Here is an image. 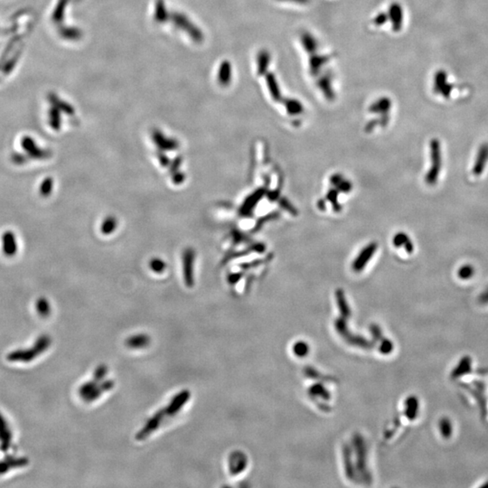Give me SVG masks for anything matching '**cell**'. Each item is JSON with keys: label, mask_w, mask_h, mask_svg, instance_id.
<instances>
[{"label": "cell", "mask_w": 488, "mask_h": 488, "mask_svg": "<svg viewBox=\"0 0 488 488\" xmlns=\"http://www.w3.org/2000/svg\"><path fill=\"white\" fill-rule=\"evenodd\" d=\"M465 400L479 410L482 420L488 424V370L466 373L454 381Z\"/></svg>", "instance_id": "6da1fadb"}, {"label": "cell", "mask_w": 488, "mask_h": 488, "mask_svg": "<svg viewBox=\"0 0 488 488\" xmlns=\"http://www.w3.org/2000/svg\"><path fill=\"white\" fill-rule=\"evenodd\" d=\"M97 380H94V382H89L85 383L83 386L81 388V395L86 401H94L99 398L102 395L103 391L109 390L113 387V382H106L102 383L101 385H98Z\"/></svg>", "instance_id": "5b68a950"}, {"label": "cell", "mask_w": 488, "mask_h": 488, "mask_svg": "<svg viewBox=\"0 0 488 488\" xmlns=\"http://www.w3.org/2000/svg\"><path fill=\"white\" fill-rule=\"evenodd\" d=\"M49 124L51 128L55 130H59L61 128V112L60 109H57L55 106H53L51 109H49Z\"/></svg>", "instance_id": "ac0fdd59"}, {"label": "cell", "mask_w": 488, "mask_h": 488, "mask_svg": "<svg viewBox=\"0 0 488 488\" xmlns=\"http://www.w3.org/2000/svg\"><path fill=\"white\" fill-rule=\"evenodd\" d=\"M150 268L156 273H161L166 269V263L159 259H154L150 262Z\"/></svg>", "instance_id": "cb8c5ba5"}, {"label": "cell", "mask_w": 488, "mask_h": 488, "mask_svg": "<svg viewBox=\"0 0 488 488\" xmlns=\"http://www.w3.org/2000/svg\"><path fill=\"white\" fill-rule=\"evenodd\" d=\"M152 137L155 144L163 150H174L178 148L177 141L165 137L164 134H162L159 130H154L152 133Z\"/></svg>", "instance_id": "30bf717a"}, {"label": "cell", "mask_w": 488, "mask_h": 488, "mask_svg": "<svg viewBox=\"0 0 488 488\" xmlns=\"http://www.w3.org/2000/svg\"><path fill=\"white\" fill-rule=\"evenodd\" d=\"M376 249H377L376 243H371L365 249H363V251L358 256V258L356 259L354 262V269L356 270H362L364 265H366V263L371 259V255H374Z\"/></svg>", "instance_id": "8fae6325"}, {"label": "cell", "mask_w": 488, "mask_h": 488, "mask_svg": "<svg viewBox=\"0 0 488 488\" xmlns=\"http://www.w3.org/2000/svg\"><path fill=\"white\" fill-rule=\"evenodd\" d=\"M430 167L425 174L424 181L429 187H435L437 184L442 167H443V154L441 143L437 138H432L430 142Z\"/></svg>", "instance_id": "3957f363"}, {"label": "cell", "mask_w": 488, "mask_h": 488, "mask_svg": "<svg viewBox=\"0 0 488 488\" xmlns=\"http://www.w3.org/2000/svg\"><path fill=\"white\" fill-rule=\"evenodd\" d=\"M181 157H177L175 159V161L173 162L172 166H171V171H172L173 174L175 173L178 172V169H179V167L181 166Z\"/></svg>", "instance_id": "83f0119b"}, {"label": "cell", "mask_w": 488, "mask_h": 488, "mask_svg": "<svg viewBox=\"0 0 488 488\" xmlns=\"http://www.w3.org/2000/svg\"><path fill=\"white\" fill-rule=\"evenodd\" d=\"M67 6V0H60L59 1L58 5L56 6L55 8V12L53 14V19L55 20V22H61L63 21V15L65 13V8Z\"/></svg>", "instance_id": "ffe728a7"}, {"label": "cell", "mask_w": 488, "mask_h": 488, "mask_svg": "<svg viewBox=\"0 0 488 488\" xmlns=\"http://www.w3.org/2000/svg\"><path fill=\"white\" fill-rule=\"evenodd\" d=\"M194 262H195V251L193 249L188 248L183 254V268H184V282L188 287L194 285Z\"/></svg>", "instance_id": "ba28073f"}, {"label": "cell", "mask_w": 488, "mask_h": 488, "mask_svg": "<svg viewBox=\"0 0 488 488\" xmlns=\"http://www.w3.org/2000/svg\"><path fill=\"white\" fill-rule=\"evenodd\" d=\"M171 19L176 28H179L182 31L185 32V34L195 43H199L203 42V33L195 26V24L192 22L191 20L188 18V16L179 13H175L173 14Z\"/></svg>", "instance_id": "277c9868"}, {"label": "cell", "mask_w": 488, "mask_h": 488, "mask_svg": "<svg viewBox=\"0 0 488 488\" xmlns=\"http://www.w3.org/2000/svg\"><path fill=\"white\" fill-rule=\"evenodd\" d=\"M189 398H190V392L188 390H183L182 392L178 393V395H176V397L173 399L171 403L167 408H165L163 410L158 411L154 417H152L149 420V422H147V424L145 425L144 428L140 431V433L137 434V439L143 440L150 434L154 432L155 430H156L162 424V422H164L166 418H168V416H166V415H168L171 418V417H174L176 413H178L182 409V407L184 406V404L188 402Z\"/></svg>", "instance_id": "7a4b0ae2"}, {"label": "cell", "mask_w": 488, "mask_h": 488, "mask_svg": "<svg viewBox=\"0 0 488 488\" xmlns=\"http://www.w3.org/2000/svg\"><path fill=\"white\" fill-rule=\"evenodd\" d=\"M168 18V13L164 0H156L155 6V19L159 23H163L166 22Z\"/></svg>", "instance_id": "2e32d148"}, {"label": "cell", "mask_w": 488, "mask_h": 488, "mask_svg": "<svg viewBox=\"0 0 488 488\" xmlns=\"http://www.w3.org/2000/svg\"><path fill=\"white\" fill-rule=\"evenodd\" d=\"M476 274V269L471 264H464L458 268L457 271V277L461 281H469Z\"/></svg>", "instance_id": "9a60e30c"}, {"label": "cell", "mask_w": 488, "mask_h": 488, "mask_svg": "<svg viewBox=\"0 0 488 488\" xmlns=\"http://www.w3.org/2000/svg\"><path fill=\"white\" fill-rule=\"evenodd\" d=\"M53 188H54V180L52 179L51 177H47L40 185V195L43 197L49 196L53 191Z\"/></svg>", "instance_id": "7402d4cb"}, {"label": "cell", "mask_w": 488, "mask_h": 488, "mask_svg": "<svg viewBox=\"0 0 488 488\" xmlns=\"http://www.w3.org/2000/svg\"><path fill=\"white\" fill-rule=\"evenodd\" d=\"M438 429L442 437L445 439L450 438L453 434V425L449 418H443L439 421Z\"/></svg>", "instance_id": "e0dca14e"}, {"label": "cell", "mask_w": 488, "mask_h": 488, "mask_svg": "<svg viewBox=\"0 0 488 488\" xmlns=\"http://www.w3.org/2000/svg\"><path fill=\"white\" fill-rule=\"evenodd\" d=\"M60 34L64 39L71 40V41H75L82 37V32L80 31L78 28H64L61 29Z\"/></svg>", "instance_id": "d6986e66"}, {"label": "cell", "mask_w": 488, "mask_h": 488, "mask_svg": "<svg viewBox=\"0 0 488 488\" xmlns=\"http://www.w3.org/2000/svg\"><path fill=\"white\" fill-rule=\"evenodd\" d=\"M49 101L53 104V106H55L57 109L62 110L64 113L68 114V115H73L75 113L74 108L70 104H68L66 102L60 100L55 94H50L49 95Z\"/></svg>", "instance_id": "4fadbf2b"}, {"label": "cell", "mask_w": 488, "mask_h": 488, "mask_svg": "<svg viewBox=\"0 0 488 488\" xmlns=\"http://www.w3.org/2000/svg\"><path fill=\"white\" fill-rule=\"evenodd\" d=\"M117 226V221L114 217L109 216L108 218L104 220V222L102 224V231L103 235H109L112 231L115 230Z\"/></svg>", "instance_id": "44dd1931"}, {"label": "cell", "mask_w": 488, "mask_h": 488, "mask_svg": "<svg viewBox=\"0 0 488 488\" xmlns=\"http://www.w3.org/2000/svg\"><path fill=\"white\" fill-rule=\"evenodd\" d=\"M28 155H24L21 153H13L11 155V160L14 164L22 166L28 162Z\"/></svg>", "instance_id": "d4e9b609"}, {"label": "cell", "mask_w": 488, "mask_h": 488, "mask_svg": "<svg viewBox=\"0 0 488 488\" xmlns=\"http://www.w3.org/2000/svg\"><path fill=\"white\" fill-rule=\"evenodd\" d=\"M157 155H158V159L160 161L161 165H162L163 167H167V166L169 164V163H168L169 161H168V157L165 156L163 153L158 152L157 153Z\"/></svg>", "instance_id": "f546056e"}, {"label": "cell", "mask_w": 488, "mask_h": 488, "mask_svg": "<svg viewBox=\"0 0 488 488\" xmlns=\"http://www.w3.org/2000/svg\"><path fill=\"white\" fill-rule=\"evenodd\" d=\"M2 250L6 256L12 257L17 251L16 236L13 231L7 230L2 235Z\"/></svg>", "instance_id": "9c48e42d"}, {"label": "cell", "mask_w": 488, "mask_h": 488, "mask_svg": "<svg viewBox=\"0 0 488 488\" xmlns=\"http://www.w3.org/2000/svg\"><path fill=\"white\" fill-rule=\"evenodd\" d=\"M127 345L130 348H143L147 346L149 343V337L145 335H137V336H131L130 338L127 340Z\"/></svg>", "instance_id": "5bb4252c"}, {"label": "cell", "mask_w": 488, "mask_h": 488, "mask_svg": "<svg viewBox=\"0 0 488 488\" xmlns=\"http://www.w3.org/2000/svg\"><path fill=\"white\" fill-rule=\"evenodd\" d=\"M21 146L24 150L28 153V156L34 159H45L51 156L50 151L38 148L31 137H24L21 141Z\"/></svg>", "instance_id": "52a82bcc"}, {"label": "cell", "mask_w": 488, "mask_h": 488, "mask_svg": "<svg viewBox=\"0 0 488 488\" xmlns=\"http://www.w3.org/2000/svg\"><path fill=\"white\" fill-rule=\"evenodd\" d=\"M230 68L229 66V64L226 63H223L222 66L220 67V71H219V82H221L222 84H226L227 82H229V80L230 78Z\"/></svg>", "instance_id": "603a6c76"}, {"label": "cell", "mask_w": 488, "mask_h": 488, "mask_svg": "<svg viewBox=\"0 0 488 488\" xmlns=\"http://www.w3.org/2000/svg\"><path fill=\"white\" fill-rule=\"evenodd\" d=\"M488 165V143H483L477 149L473 162L471 174L475 177L482 176Z\"/></svg>", "instance_id": "8992f818"}, {"label": "cell", "mask_w": 488, "mask_h": 488, "mask_svg": "<svg viewBox=\"0 0 488 488\" xmlns=\"http://www.w3.org/2000/svg\"><path fill=\"white\" fill-rule=\"evenodd\" d=\"M477 302L480 306H488V285L484 288L477 297Z\"/></svg>", "instance_id": "484cf974"}, {"label": "cell", "mask_w": 488, "mask_h": 488, "mask_svg": "<svg viewBox=\"0 0 488 488\" xmlns=\"http://www.w3.org/2000/svg\"><path fill=\"white\" fill-rule=\"evenodd\" d=\"M392 243L395 247L400 248L403 247L406 252L408 253H412L414 250V245L410 237L405 234V233H398L394 235L392 239Z\"/></svg>", "instance_id": "7c38bea8"}, {"label": "cell", "mask_w": 488, "mask_h": 488, "mask_svg": "<svg viewBox=\"0 0 488 488\" xmlns=\"http://www.w3.org/2000/svg\"><path fill=\"white\" fill-rule=\"evenodd\" d=\"M184 177L181 173L176 172L173 175V181L176 183V184H180L184 181Z\"/></svg>", "instance_id": "f1b7e54d"}, {"label": "cell", "mask_w": 488, "mask_h": 488, "mask_svg": "<svg viewBox=\"0 0 488 488\" xmlns=\"http://www.w3.org/2000/svg\"><path fill=\"white\" fill-rule=\"evenodd\" d=\"M37 309L39 310V312L41 314H48L49 311H50V307H49V304H48V301L44 298H41L37 302Z\"/></svg>", "instance_id": "4316f807"}]
</instances>
